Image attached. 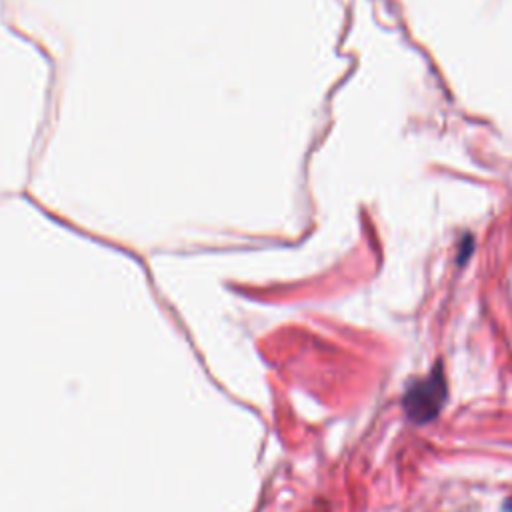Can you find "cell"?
Instances as JSON below:
<instances>
[{
  "label": "cell",
  "instance_id": "1",
  "mask_svg": "<svg viewBox=\"0 0 512 512\" xmlns=\"http://www.w3.org/2000/svg\"><path fill=\"white\" fill-rule=\"evenodd\" d=\"M442 396H444L442 376L434 374V376L426 378L424 382L416 384L408 392V396H406V410L416 420L432 418L438 412V408H440Z\"/></svg>",
  "mask_w": 512,
  "mask_h": 512
}]
</instances>
